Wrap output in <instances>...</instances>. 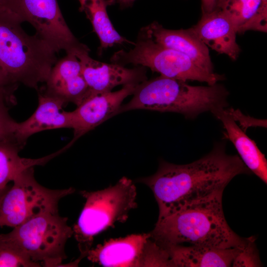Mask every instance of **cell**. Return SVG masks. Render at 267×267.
Listing matches in <instances>:
<instances>
[{
  "label": "cell",
  "instance_id": "1",
  "mask_svg": "<svg viewBox=\"0 0 267 267\" xmlns=\"http://www.w3.org/2000/svg\"><path fill=\"white\" fill-rule=\"evenodd\" d=\"M251 173L238 156L227 154L225 144L218 143L209 154L190 164L161 161L154 175L138 181L153 192L159 207L158 220L223 191L237 175Z\"/></svg>",
  "mask_w": 267,
  "mask_h": 267
},
{
  "label": "cell",
  "instance_id": "2",
  "mask_svg": "<svg viewBox=\"0 0 267 267\" xmlns=\"http://www.w3.org/2000/svg\"><path fill=\"white\" fill-rule=\"evenodd\" d=\"M222 193L217 192L157 220L150 237L162 247L187 243L219 249L244 247L251 237H240L227 224Z\"/></svg>",
  "mask_w": 267,
  "mask_h": 267
},
{
  "label": "cell",
  "instance_id": "3",
  "mask_svg": "<svg viewBox=\"0 0 267 267\" xmlns=\"http://www.w3.org/2000/svg\"><path fill=\"white\" fill-rule=\"evenodd\" d=\"M133 98L121 105L118 114L135 109L172 112L194 119L204 112L225 108L229 92L217 83L193 86L186 81L160 75L138 84Z\"/></svg>",
  "mask_w": 267,
  "mask_h": 267
},
{
  "label": "cell",
  "instance_id": "4",
  "mask_svg": "<svg viewBox=\"0 0 267 267\" xmlns=\"http://www.w3.org/2000/svg\"><path fill=\"white\" fill-rule=\"evenodd\" d=\"M56 53L37 34H27L20 23L0 18V67L11 84L38 90L57 61Z\"/></svg>",
  "mask_w": 267,
  "mask_h": 267
},
{
  "label": "cell",
  "instance_id": "5",
  "mask_svg": "<svg viewBox=\"0 0 267 267\" xmlns=\"http://www.w3.org/2000/svg\"><path fill=\"white\" fill-rule=\"evenodd\" d=\"M80 193L86 202L72 228L81 255L85 257L95 236L116 222H125L130 211L137 207L136 191L133 181L124 177L104 189Z\"/></svg>",
  "mask_w": 267,
  "mask_h": 267
},
{
  "label": "cell",
  "instance_id": "6",
  "mask_svg": "<svg viewBox=\"0 0 267 267\" xmlns=\"http://www.w3.org/2000/svg\"><path fill=\"white\" fill-rule=\"evenodd\" d=\"M134 46L129 51L114 53L111 63L124 66L131 64L150 68L169 78L186 81H197L208 85L225 79L224 75L209 72L193 62L185 54L155 42L142 28Z\"/></svg>",
  "mask_w": 267,
  "mask_h": 267
},
{
  "label": "cell",
  "instance_id": "7",
  "mask_svg": "<svg viewBox=\"0 0 267 267\" xmlns=\"http://www.w3.org/2000/svg\"><path fill=\"white\" fill-rule=\"evenodd\" d=\"M67 220L58 212L46 213L13 227L5 235L33 262H42L46 267H58L67 258L65 244L73 235Z\"/></svg>",
  "mask_w": 267,
  "mask_h": 267
},
{
  "label": "cell",
  "instance_id": "8",
  "mask_svg": "<svg viewBox=\"0 0 267 267\" xmlns=\"http://www.w3.org/2000/svg\"><path fill=\"white\" fill-rule=\"evenodd\" d=\"M0 203V227H16L30 219L48 212H58L61 199L73 193L72 187L47 188L38 183L34 167L20 173Z\"/></svg>",
  "mask_w": 267,
  "mask_h": 267
},
{
  "label": "cell",
  "instance_id": "9",
  "mask_svg": "<svg viewBox=\"0 0 267 267\" xmlns=\"http://www.w3.org/2000/svg\"><path fill=\"white\" fill-rule=\"evenodd\" d=\"M22 22L30 23L40 38L57 52L73 53L88 46L72 33L62 14L57 0H18Z\"/></svg>",
  "mask_w": 267,
  "mask_h": 267
},
{
  "label": "cell",
  "instance_id": "10",
  "mask_svg": "<svg viewBox=\"0 0 267 267\" xmlns=\"http://www.w3.org/2000/svg\"><path fill=\"white\" fill-rule=\"evenodd\" d=\"M89 48L74 54L79 59L82 73L89 88V95L111 91L115 87L131 83H140L146 80L143 66L127 68L114 63L95 60L89 55Z\"/></svg>",
  "mask_w": 267,
  "mask_h": 267
},
{
  "label": "cell",
  "instance_id": "11",
  "mask_svg": "<svg viewBox=\"0 0 267 267\" xmlns=\"http://www.w3.org/2000/svg\"><path fill=\"white\" fill-rule=\"evenodd\" d=\"M139 83L124 85L120 90L114 92L96 94L85 99L77 108L70 112L72 128L74 130L73 142L115 115L125 98L133 94Z\"/></svg>",
  "mask_w": 267,
  "mask_h": 267
},
{
  "label": "cell",
  "instance_id": "12",
  "mask_svg": "<svg viewBox=\"0 0 267 267\" xmlns=\"http://www.w3.org/2000/svg\"><path fill=\"white\" fill-rule=\"evenodd\" d=\"M45 83V93L62 99L67 103L72 102L77 106L89 95L80 61L71 52L66 53L56 61Z\"/></svg>",
  "mask_w": 267,
  "mask_h": 267
},
{
  "label": "cell",
  "instance_id": "13",
  "mask_svg": "<svg viewBox=\"0 0 267 267\" xmlns=\"http://www.w3.org/2000/svg\"><path fill=\"white\" fill-rule=\"evenodd\" d=\"M66 104L62 99L39 92L35 111L25 121L16 123L15 136L18 145L22 148L30 136L41 131L72 128L70 112L63 110Z\"/></svg>",
  "mask_w": 267,
  "mask_h": 267
},
{
  "label": "cell",
  "instance_id": "14",
  "mask_svg": "<svg viewBox=\"0 0 267 267\" xmlns=\"http://www.w3.org/2000/svg\"><path fill=\"white\" fill-rule=\"evenodd\" d=\"M192 30L208 47L232 60L238 57L241 48L236 40L237 31L229 18L222 11L215 8L203 13Z\"/></svg>",
  "mask_w": 267,
  "mask_h": 267
},
{
  "label": "cell",
  "instance_id": "15",
  "mask_svg": "<svg viewBox=\"0 0 267 267\" xmlns=\"http://www.w3.org/2000/svg\"><path fill=\"white\" fill-rule=\"evenodd\" d=\"M150 237L148 233L110 239L91 248L86 257L90 262L103 267H139L144 248Z\"/></svg>",
  "mask_w": 267,
  "mask_h": 267
},
{
  "label": "cell",
  "instance_id": "16",
  "mask_svg": "<svg viewBox=\"0 0 267 267\" xmlns=\"http://www.w3.org/2000/svg\"><path fill=\"white\" fill-rule=\"evenodd\" d=\"M143 28L157 43L185 54L201 68L214 73L208 47L191 28L167 29L154 21Z\"/></svg>",
  "mask_w": 267,
  "mask_h": 267
},
{
  "label": "cell",
  "instance_id": "17",
  "mask_svg": "<svg viewBox=\"0 0 267 267\" xmlns=\"http://www.w3.org/2000/svg\"><path fill=\"white\" fill-rule=\"evenodd\" d=\"M163 247L169 253L171 267H232L236 256L244 248L219 249L188 245Z\"/></svg>",
  "mask_w": 267,
  "mask_h": 267
},
{
  "label": "cell",
  "instance_id": "18",
  "mask_svg": "<svg viewBox=\"0 0 267 267\" xmlns=\"http://www.w3.org/2000/svg\"><path fill=\"white\" fill-rule=\"evenodd\" d=\"M212 113L222 123L225 138L233 143L245 165L267 184V161L255 142L237 126L228 109H221Z\"/></svg>",
  "mask_w": 267,
  "mask_h": 267
},
{
  "label": "cell",
  "instance_id": "19",
  "mask_svg": "<svg viewBox=\"0 0 267 267\" xmlns=\"http://www.w3.org/2000/svg\"><path fill=\"white\" fill-rule=\"evenodd\" d=\"M215 8L229 18L237 34L267 32V0H218Z\"/></svg>",
  "mask_w": 267,
  "mask_h": 267
},
{
  "label": "cell",
  "instance_id": "20",
  "mask_svg": "<svg viewBox=\"0 0 267 267\" xmlns=\"http://www.w3.org/2000/svg\"><path fill=\"white\" fill-rule=\"evenodd\" d=\"M114 0H85L80 4V10L85 12L100 43L99 50L114 46L134 43L121 36L112 25L107 12V7Z\"/></svg>",
  "mask_w": 267,
  "mask_h": 267
},
{
  "label": "cell",
  "instance_id": "21",
  "mask_svg": "<svg viewBox=\"0 0 267 267\" xmlns=\"http://www.w3.org/2000/svg\"><path fill=\"white\" fill-rule=\"evenodd\" d=\"M21 148L12 143L0 142V190L8 186L15 178L24 170L37 165H43L57 156L54 153L38 159L21 157L19 152Z\"/></svg>",
  "mask_w": 267,
  "mask_h": 267
},
{
  "label": "cell",
  "instance_id": "22",
  "mask_svg": "<svg viewBox=\"0 0 267 267\" xmlns=\"http://www.w3.org/2000/svg\"><path fill=\"white\" fill-rule=\"evenodd\" d=\"M16 88L17 85H14L0 88V142L12 143L19 146L15 136L17 122L9 113L10 106L14 103Z\"/></svg>",
  "mask_w": 267,
  "mask_h": 267
},
{
  "label": "cell",
  "instance_id": "23",
  "mask_svg": "<svg viewBox=\"0 0 267 267\" xmlns=\"http://www.w3.org/2000/svg\"><path fill=\"white\" fill-rule=\"evenodd\" d=\"M39 267L5 234H0V267Z\"/></svg>",
  "mask_w": 267,
  "mask_h": 267
},
{
  "label": "cell",
  "instance_id": "24",
  "mask_svg": "<svg viewBox=\"0 0 267 267\" xmlns=\"http://www.w3.org/2000/svg\"><path fill=\"white\" fill-rule=\"evenodd\" d=\"M139 267H171L169 253L150 237L144 248Z\"/></svg>",
  "mask_w": 267,
  "mask_h": 267
},
{
  "label": "cell",
  "instance_id": "25",
  "mask_svg": "<svg viewBox=\"0 0 267 267\" xmlns=\"http://www.w3.org/2000/svg\"><path fill=\"white\" fill-rule=\"evenodd\" d=\"M261 262L255 244V239L251 237L248 244L236 256L232 267H260Z\"/></svg>",
  "mask_w": 267,
  "mask_h": 267
},
{
  "label": "cell",
  "instance_id": "26",
  "mask_svg": "<svg viewBox=\"0 0 267 267\" xmlns=\"http://www.w3.org/2000/svg\"><path fill=\"white\" fill-rule=\"evenodd\" d=\"M14 20L19 23H22L18 10V0H3Z\"/></svg>",
  "mask_w": 267,
  "mask_h": 267
},
{
  "label": "cell",
  "instance_id": "27",
  "mask_svg": "<svg viewBox=\"0 0 267 267\" xmlns=\"http://www.w3.org/2000/svg\"><path fill=\"white\" fill-rule=\"evenodd\" d=\"M0 18L17 22L9 11L3 0H0Z\"/></svg>",
  "mask_w": 267,
  "mask_h": 267
},
{
  "label": "cell",
  "instance_id": "28",
  "mask_svg": "<svg viewBox=\"0 0 267 267\" xmlns=\"http://www.w3.org/2000/svg\"><path fill=\"white\" fill-rule=\"evenodd\" d=\"M218 0H201L203 13L209 12L215 9Z\"/></svg>",
  "mask_w": 267,
  "mask_h": 267
},
{
  "label": "cell",
  "instance_id": "29",
  "mask_svg": "<svg viewBox=\"0 0 267 267\" xmlns=\"http://www.w3.org/2000/svg\"><path fill=\"white\" fill-rule=\"evenodd\" d=\"M12 85H14L10 83L4 72L0 67V88L6 87Z\"/></svg>",
  "mask_w": 267,
  "mask_h": 267
},
{
  "label": "cell",
  "instance_id": "30",
  "mask_svg": "<svg viewBox=\"0 0 267 267\" xmlns=\"http://www.w3.org/2000/svg\"><path fill=\"white\" fill-rule=\"evenodd\" d=\"M121 8H127L132 6L136 0H114Z\"/></svg>",
  "mask_w": 267,
  "mask_h": 267
},
{
  "label": "cell",
  "instance_id": "31",
  "mask_svg": "<svg viewBox=\"0 0 267 267\" xmlns=\"http://www.w3.org/2000/svg\"><path fill=\"white\" fill-rule=\"evenodd\" d=\"M9 186H8L7 187L3 189H2V190H0V203L3 197V196H4L5 194L6 193V192H7V191L8 190V189H9Z\"/></svg>",
  "mask_w": 267,
  "mask_h": 267
},
{
  "label": "cell",
  "instance_id": "32",
  "mask_svg": "<svg viewBox=\"0 0 267 267\" xmlns=\"http://www.w3.org/2000/svg\"><path fill=\"white\" fill-rule=\"evenodd\" d=\"M80 4V3H81L84 0H78Z\"/></svg>",
  "mask_w": 267,
  "mask_h": 267
}]
</instances>
